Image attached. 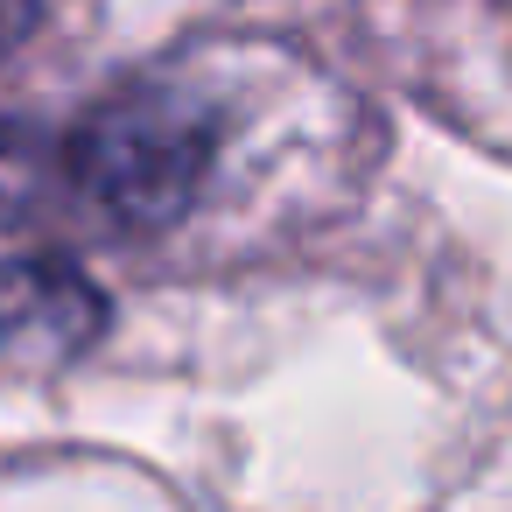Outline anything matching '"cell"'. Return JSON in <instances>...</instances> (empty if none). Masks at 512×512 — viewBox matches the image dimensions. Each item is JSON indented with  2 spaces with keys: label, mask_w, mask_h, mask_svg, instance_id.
I'll list each match as a JSON object with an SVG mask.
<instances>
[{
  "label": "cell",
  "mask_w": 512,
  "mask_h": 512,
  "mask_svg": "<svg viewBox=\"0 0 512 512\" xmlns=\"http://www.w3.org/2000/svg\"><path fill=\"white\" fill-rule=\"evenodd\" d=\"M43 176H50V169H43V148H36V134L0 120V225H8V218H22V211L36 204Z\"/></svg>",
  "instance_id": "3"
},
{
  "label": "cell",
  "mask_w": 512,
  "mask_h": 512,
  "mask_svg": "<svg viewBox=\"0 0 512 512\" xmlns=\"http://www.w3.org/2000/svg\"><path fill=\"white\" fill-rule=\"evenodd\" d=\"M36 8H43V0H0V57L36 29Z\"/></svg>",
  "instance_id": "4"
},
{
  "label": "cell",
  "mask_w": 512,
  "mask_h": 512,
  "mask_svg": "<svg viewBox=\"0 0 512 512\" xmlns=\"http://www.w3.org/2000/svg\"><path fill=\"white\" fill-rule=\"evenodd\" d=\"M78 204L113 232L183 225L218 176V106L183 71H148L106 92L64 148Z\"/></svg>",
  "instance_id": "1"
},
{
  "label": "cell",
  "mask_w": 512,
  "mask_h": 512,
  "mask_svg": "<svg viewBox=\"0 0 512 512\" xmlns=\"http://www.w3.org/2000/svg\"><path fill=\"white\" fill-rule=\"evenodd\" d=\"M106 330V295L64 253H22L0 267V351L22 365H64Z\"/></svg>",
  "instance_id": "2"
}]
</instances>
